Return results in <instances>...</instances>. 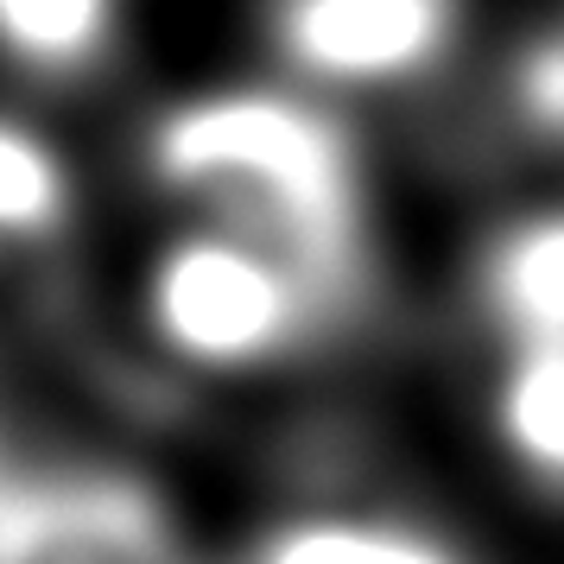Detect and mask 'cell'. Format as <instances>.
Listing matches in <instances>:
<instances>
[{"mask_svg": "<svg viewBox=\"0 0 564 564\" xmlns=\"http://www.w3.org/2000/svg\"><path fill=\"white\" fill-rule=\"evenodd\" d=\"M254 564H469L432 527L387 513H305L260 539Z\"/></svg>", "mask_w": 564, "mask_h": 564, "instance_id": "5", "label": "cell"}, {"mask_svg": "<svg viewBox=\"0 0 564 564\" xmlns=\"http://www.w3.org/2000/svg\"><path fill=\"white\" fill-rule=\"evenodd\" d=\"M520 115L539 133H558L564 140V39L558 45H539L520 64Z\"/></svg>", "mask_w": 564, "mask_h": 564, "instance_id": "9", "label": "cell"}, {"mask_svg": "<svg viewBox=\"0 0 564 564\" xmlns=\"http://www.w3.org/2000/svg\"><path fill=\"white\" fill-rule=\"evenodd\" d=\"M317 285L324 273H311L305 260L241 229L197 223L153 254L140 305L159 349L209 375H241L305 343L317 324Z\"/></svg>", "mask_w": 564, "mask_h": 564, "instance_id": "2", "label": "cell"}, {"mask_svg": "<svg viewBox=\"0 0 564 564\" xmlns=\"http://www.w3.org/2000/svg\"><path fill=\"white\" fill-rule=\"evenodd\" d=\"M121 0H0V57L26 77H77L115 39Z\"/></svg>", "mask_w": 564, "mask_h": 564, "instance_id": "8", "label": "cell"}, {"mask_svg": "<svg viewBox=\"0 0 564 564\" xmlns=\"http://www.w3.org/2000/svg\"><path fill=\"white\" fill-rule=\"evenodd\" d=\"M153 178L330 280L356 241V165L330 115L285 89H216L153 121Z\"/></svg>", "mask_w": 564, "mask_h": 564, "instance_id": "1", "label": "cell"}, {"mask_svg": "<svg viewBox=\"0 0 564 564\" xmlns=\"http://www.w3.org/2000/svg\"><path fill=\"white\" fill-rule=\"evenodd\" d=\"M495 437L533 482L564 488V349H513L495 387Z\"/></svg>", "mask_w": 564, "mask_h": 564, "instance_id": "7", "label": "cell"}, {"mask_svg": "<svg viewBox=\"0 0 564 564\" xmlns=\"http://www.w3.org/2000/svg\"><path fill=\"white\" fill-rule=\"evenodd\" d=\"M457 32V0H273L267 39L285 70L330 89H375L432 70Z\"/></svg>", "mask_w": 564, "mask_h": 564, "instance_id": "3", "label": "cell"}, {"mask_svg": "<svg viewBox=\"0 0 564 564\" xmlns=\"http://www.w3.org/2000/svg\"><path fill=\"white\" fill-rule=\"evenodd\" d=\"M0 495H7V476H0Z\"/></svg>", "mask_w": 564, "mask_h": 564, "instance_id": "10", "label": "cell"}, {"mask_svg": "<svg viewBox=\"0 0 564 564\" xmlns=\"http://www.w3.org/2000/svg\"><path fill=\"white\" fill-rule=\"evenodd\" d=\"M70 165L52 133H39L20 115H0V260L45 248L70 223Z\"/></svg>", "mask_w": 564, "mask_h": 564, "instance_id": "6", "label": "cell"}, {"mask_svg": "<svg viewBox=\"0 0 564 564\" xmlns=\"http://www.w3.org/2000/svg\"><path fill=\"white\" fill-rule=\"evenodd\" d=\"M476 299L513 349H564V204L533 209L488 241Z\"/></svg>", "mask_w": 564, "mask_h": 564, "instance_id": "4", "label": "cell"}]
</instances>
